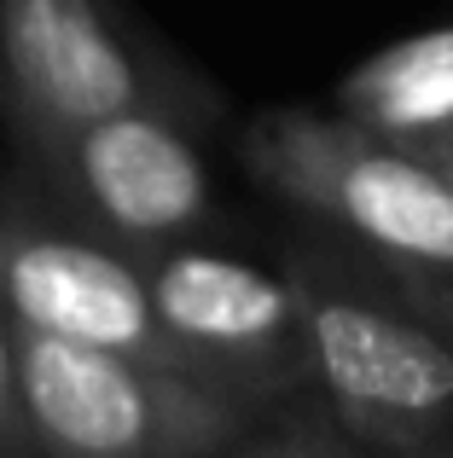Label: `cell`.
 <instances>
[{
  "label": "cell",
  "instance_id": "6da1fadb",
  "mask_svg": "<svg viewBox=\"0 0 453 458\" xmlns=\"http://www.w3.org/2000/svg\"><path fill=\"white\" fill-rule=\"evenodd\" d=\"M308 348V394L384 458L453 447V336L396 291L384 261L338 238L285 250Z\"/></svg>",
  "mask_w": 453,
  "mask_h": 458
},
{
  "label": "cell",
  "instance_id": "7a4b0ae2",
  "mask_svg": "<svg viewBox=\"0 0 453 458\" xmlns=\"http://www.w3.org/2000/svg\"><path fill=\"white\" fill-rule=\"evenodd\" d=\"M238 168L285 209L389 267L453 273V180L431 157L361 134L338 111H256L233 140Z\"/></svg>",
  "mask_w": 453,
  "mask_h": 458
},
{
  "label": "cell",
  "instance_id": "3957f363",
  "mask_svg": "<svg viewBox=\"0 0 453 458\" xmlns=\"http://www.w3.org/2000/svg\"><path fill=\"white\" fill-rule=\"evenodd\" d=\"M128 105L221 116L216 88L140 30L123 0H0V111L23 163Z\"/></svg>",
  "mask_w": 453,
  "mask_h": 458
},
{
  "label": "cell",
  "instance_id": "277c9868",
  "mask_svg": "<svg viewBox=\"0 0 453 458\" xmlns=\"http://www.w3.org/2000/svg\"><path fill=\"white\" fill-rule=\"evenodd\" d=\"M18 394L41 458H221L256 406L111 348L12 325Z\"/></svg>",
  "mask_w": 453,
  "mask_h": 458
},
{
  "label": "cell",
  "instance_id": "5b68a950",
  "mask_svg": "<svg viewBox=\"0 0 453 458\" xmlns=\"http://www.w3.org/2000/svg\"><path fill=\"white\" fill-rule=\"evenodd\" d=\"M204 128L209 123L169 105H128L64 134L53 151L23 163V174L64 221L140 261L216 226Z\"/></svg>",
  "mask_w": 453,
  "mask_h": 458
},
{
  "label": "cell",
  "instance_id": "8992f818",
  "mask_svg": "<svg viewBox=\"0 0 453 458\" xmlns=\"http://www.w3.org/2000/svg\"><path fill=\"white\" fill-rule=\"evenodd\" d=\"M151 313L209 389L273 412L308 394V348L291 279L256 261L169 244L140 256Z\"/></svg>",
  "mask_w": 453,
  "mask_h": 458
},
{
  "label": "cell",
  "instance_id": "52a82bcc",
  "mask_svg": "<svg viewBox=\"0 0 453 458\" xmlns=\"http://www.w3.org/2000/svg\"><path fill=\"white\" fill-rule=\"evenodd\" d=\"M0 308L12 325L198 377L151 313L140 261L12 191H0Z\"/></svg>",
  "mask_w": 453,
  "mask_h": 458
},
{
  "label": "cell",
  "instance_id": "ba28073f",
  "mask_svg": "<svg viewBox=\"0 0 453 458\" xmlns=\"http://www.w3.org/2000/svg\"><path fill=\"white\" fill-rule=\"evenodd\" d=\"M331 105L361 134L413 157H436L453 146V23L413 30L343 70Z\"/></svg>",
  "mask_w": 453,
  "mask_h": 458
},
{
  "label": "cell",
  "instance_id": "9c48e42d",
  "mask_svg": "<svg viewBox=\"0 0 453 458\" xmlns=\"http://www.w3.org/2000/svg\"><path fill=\"white\" fill-rule=\"evenodd\" d=\"M221 458H384V453L355 441L314 394H296V401L273 406L268 418H256Z\"/></svg>",
  "mask_w": 453,
  "mask_h": 458
},
{
  "label": "cell",
  "instance_id": "30bf717a",
  "mask_svg": "<svg viewBox=\"0 0 453 458\" xmlns=\"http://www.w3.org/2000/svg\"><path fill=\"white\" fill-rule=\"evenodd\" d=\"M0 458H41L30 441V418H23L18 394V354H12V319L0 308Z\"/></svg>",
  "mask_w": 453,
  "mask_h": 458
},
{
  "label": "cell",
  "instance_id": "8fae6325",
  "mask_svg": "<svg viewBox=\"0 0 453 458\" xmlns=\"http://www.w3.org/2000/svg\"><path fill=\"white\" fill-rule=\"evenodd\" d=\"M389 267V261H384ZM389 279H396V291L407 296L413 308L424 313V319L436 325V331L453 336V273H431V267H389Z\"/></svg>",
  "mask_w": 453,
  "mask_h": 458
},
{
  "label": "cell",
  "instance_id": "7c38bea8",
  "mask_svg": "<svg viewBox=\"0 0 453 458\" xmlns=\"http://www.w3.org/2000/svg\"><path fill=\"white\" fill-rule=\"evenodd\" d=\"M431 163H436V168H442V174L453 180V146H442V151H436V157H431Z\"/></svg>",
  "mask_w": 453,
  "mask_h": 458
},
{
  "label": "cell",
  "instance_id": "4fadbf2b",
  "mask_svg": "<svg viewBox=\"0 0 453 458\" xmlns=\"http://www.w3.org/2000/svg\"><path fill=\"white\" fill-rule=\"evenodd\" d=\"M436 458H453V447H448V453H436Z\"/></svg>",
  "mask_w": 453,
  "mask_h": 458
}]
</instances>
